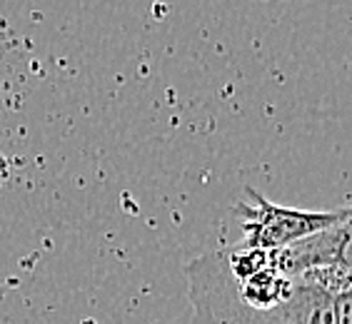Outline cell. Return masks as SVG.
Returning a JSON list of instances; mask_svg holds the SVG:
<instances>
[{
	"instance_id": "1",
	"label": "cell",
	"mask_w": 352,
	"mask_h": 324,
	"mask_svg": "<svg viewBox=\"0 0 352 324\" xmlns=\"http://www.w3.org/2000/svg\"><path fill=\"white\" fill-rule=\"evenodd\" d=\"M292 294L272 307H248L235 292L225 252L188 264L190 302L197 324H352L350 264L302 272Z\"/></svg>"
},
{
	"instance_id": "2",
	"label": "cell",
	"mask_w": 352,
	"mask_h": 324,
	"mask_svg": "<svg viewBox=\"0 0 352 324\" xmlns=\"http://www.w3.org/2000/svg\"><path fill=\"white\" fill-rule=\"evenodd\" d=\"M248 195L255 200V207L240 202L235 212L240 215V247H252V250H280L287 244L305 240L310 235H318L322 230L338 227V224L350 222L352 209H325V212H312V209L283 207V205L270 202L258 189L248 187Z\"/></svg>"
},
{
	"instance_id": "3",
	"label": "cell",
	"mask_w": 352,
	"mask_h": 324,
	"mask_svg": "<svg viewBox=\"0 0 352 324\" xmlns=\"http://www.w3.org/2000/svg\"><path fill=\"white\" fill-rule=\"evenodd\" d=\"M332 264H350V222L298 240L280 250H270V270L280 277H298L302 272Z\"/></svg>"
}]
</instances>
